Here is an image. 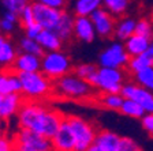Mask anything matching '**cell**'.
<instances>
[{
	"label": "cell",
	"instance_id": "52a82bcc",
	"mask_svg": "<svg viewBox=\"0 0 153 151\" xmlns=\"http://www.w3.org/2000/svg\"><path fill=\"white\" fill-rule=\"evenodd\" d=\"M13 143L14 144H21L29 147L36 151H53L52 147V140L47 136L37 133L32 129L27 128H19L13 136Z\"/></svg>",
	"mask_w": 153,
	"mask_h": 151
},
{
	"label": "cell",
	"instance_id": "5bb4252c",
	"mask_svg": "<svg viewBox=\"0 0 153 151\" xmlns=\"http://www.w3.org/2000/svg\"><path fill=\"white\" fill-rule=\"evenodd\" d=\"M11 69H14L16 74L41 71V57L32 53H26V52L18 53Z\"/></svg>",
	"mask_w": 153,
	"mask_h": 151
},
{
	"label": "cell",
	"instance_id": "9c48e42d",
	"mask_svg": "<svg viewBox=\"0 0 153 151\" xmlns=\"http://www.w3.org/2000/svg\"><path fill=\"white\" fill-rule=\"evenodd\" d=\"M120 94L124 98L133 99L141 105L146 113H153V93L148 88L142 87L137 82H127L122 87Z\"/></svg>",
	"mask_w": 153,
	"mask_h": 151
},
{
	"label": "cell",
	"instance_id": "b9f144b4",
	"mask_svg": "<svg viewBox=\"0 0 153 151\" xmlns=\"http://www.w3.org/2000/svg\"><path fill=\"white\" fill-rule=\"evenodd\" d=\"M3 101H4V95L0 94V110H1V106H3Z\"/></svg>",
	"mask_w": 153,
	"mask_h": 151
},
{
	"label": "cell",
	"instance_id": "ffe728a7",
	"mask_svg": "<svg viewBox=\"0 0 153 151\" xmlns=\"http://www.w3.org/2000/svg\"><path fill=\"white\" fill-rule=\"evenodd\" d=\"M74 22H75V15L63 10L60 21L56 25V27L53 29L55 32L57 33V35L63 40V42L70 41L71 38L74 37Z\"/></svg>",
	"mask_w": 153,
	"mask_h": 151
},
{
	"label": "cell",
	"instance_id": "4fadbf2b",
	"mask_svg": "<svg viewBox=\"0 0 153 151\" xmlns=\"http://www.w3.org/2000/svg\"><path fill=\"white\" fill-rule=\"evenodd\" d=\"M96 27L90 16H75L74 22V37L82 42H92L96 38Z\"/></svg>",
	"mask_w": 153,
	"mask_h": 151
},
{
	"label": "cell",
	"instance_id": "7bdbcfd3",
	"mask_svg": "<svg viewBox=\"0 0 153 151\" xmlns=\"http://www.w3.org/2000/svg\"><path fill=\"white\" fill-rule=\"evenodd\" d=\"M3 124H4V121L3 120H0V135L3 133Z\"/></svg>",
	"mask_w": 153,
	"mask_h": 151
},
{
	"label": "cell",
	"instance_id": "1f68e13d",
	"mask_svg": "<svg viewBox=\"0 0 153 151\" xmlns=\"http://www.w3.org/2000/svg\"><path fill=\"white\" fill-rule=\"evenodd\" d=\"M33 23H36L34 13H33V8H32V3H29L22 10V13L19 14V25L22 26L23 29H26L29 26H32Z\"/></svg>",
	"mask_w": 153,
	"mask_h": 151
},
{
	"label": "cell",
	"instance_id": "ab89813d",
	"mask_svg": "<svg viewBox=\"0 0 153 151\" xmlns=\"http://www.w3.org/2000/svg\"><path fill=\"white\" fill-rule=\"evenodd\" d=\"M145 53H146L148 56H149L150 59L153 60V40H152V41H150V44H149V48H148V50H146V52H145Z\"/></svg>",
	"mask_w": 153,
	"mask_h": 151
},
{
	"label": "cell",
	"instance_id": "2e32d148",
	"mask_svg": "<svg viewBox=\"0 0 153 151\" xmlns=\"http://www.w3.org/2000/svg\"><path fill=\"white\" fill-rule=\"evenodd\" d=\"M16 56H18V52L14 44L3 34H0V69L13 68Z\"/></svg>",
	"mask_w": 153,
	"mask_h": 151
},
{
	"label": "cell",
	"instance_id": "ac0fdd59",
	"mask_svg": "<svg viewBox=\"0 0 153 151\" xmlns=\"http://www.w3.org/2000/svg\"><path fill=\"white\" fill-rule=\"evenodd\" d=\"M36 40L38 41V44L41 45L45 52L60 50L62 45H63V40L57 35V33L55 30H51V29H42Z\"/></svg>",
	"mask_w": 153,
	"mask_h": 151
},
{
	"label": "cell",
	"instance_id": "8d00e7d4",
	"mask_svg": "<svg viewBox=\"0 0 153 151\" xmlns=\"http://www.w3.org/2000/svg\"><path fill=\"white\" fill-rule=\"evenodd\" d=\"M36 1L42 3L45 6L53 7V8H59V10H64V7L68 3V0H36Z\"/></svg>",
	"mask_w": 153,
	"mask_h": 151
},
{
	"label": "cell",
	"instance_id": "cb8c5ba5",
	"mask_svg": "<svg viewBox=\"0 0 153 151\" xmlns=\"http://www.w3.org/2000/svg\"><path fill=\"white\" fill-rule=\"evenodd\" d=\"M152 66H153V60L146 53H142L140 56L130 57V61H128L127 67H126V71L128 74H131V75H135L137 72H140V71Z\"/></svg>",
	"mask_w": 153,
	"mask_h": 151
},
{
	"label": "cell",
	"instance_id": "9a60e30c",
	"mask_svg": "<svg viewBox=\"0 0 153 151\" xmlns=\"http://www.w3.org/2000/svg\"><path fill=\"white\" fill-rule=\"evenodd\" d=\"M21 80L19 75L14 69H0V94L7 95L13 93H21Z\"/></svg>",
	"mask_w": 153,
	"mask_h": 151
},
{
	"label": "cell",
	"instance_id": "83f0119b",
	"mask_svg": "<svg viewBox=\"0 0 153 151\" xmlns=\"http://www.w3.org/2000/svg\"><path fill=\"white\" fill-rule=\"evenodd\" d=\"M19 49L22 52H26V53H32V55H36V56H40L42 57L45 53V50L42 49V46L38 44L37 40L34 38H29V37H23L21 38L19 41Z\"/></svg>",
	"mask_w": 153,
	"mask_h": 151
},
{
	"label": "cell",
	"instance_id": "e575fe53",
	"mask_svg": "<svg viewBox=\"0 0 153 151\" xmlns=\"http://www.w3.org/2000/svg\"><path fill=\"white\" fill-rule=\"evenodd\" d=\"M0 151H15L14 150L13 139L6 135H0Z\"/></svg>",
	"mask_w": 153,
	"mask_h": 151
},
{
	"label": "cell",
	"instance_id": "f35d334b",
	"mask_svg": "<svg viewBox=\"0 0 153 151\" xmlns=\"http://www.w3.org/2000/svg\"><path fill=\"white\" fill-rule=\"evenodd\" d=\"M3 18L8 19V21H11V22H14V23H19V15L15 13H11V11H6V13L3 14Z\"/></svg>",
	"mask_w": 153,
	"mask_h": 151
},
{
	"label": "cell",
	"instance_id": "ee69618b",
	"mask_svg": "<svg viewBox=\"0 0 153 151\" xmlns=\"http://www.w3.org/2000/svg\"><path fill=\"white\" fill-rule=\"evenodd\" d=\"M0 32H1V25H0Z\"/></svg>",
	"mask_w": 153,
	"mask_h": 151
},
{
	"label": "cell",
	"instance_id": "74e56055",
	"mask_svg": "<svg viewBox=\"0 0 153 151\" xmlns=\"http://www.w3.org/2000/svg\"><path fill=\"white\" fill-rule=\"evenodd\" d=\"M0 25H1V32L6 33V34H8V33L14 32L16 23L11 22V21H8V19H6V18H1L0 19Z\"/></svg>",
	"mask_w": 153,
	"mask_h": 151
},
{
	"label": "cell",
	"instance_id": "f6af8a7d",
	"mask_svg": "<svg viewBox=\"0 0 153 151\" xmlns=\"http://www.w3.org/2000/svg\"><path fill=\"white\" fill-rule=\"evenodd\" d=\"M152 22H153V16H152Z\"/></svg>",
	"mask_w": 153,
	"mask_h": 151
},
{
	"label": "cell",
	"instance_id": "8992f818",
	"mask_svg": "<svg viewBox=\"0 0 153 151\" xmlns=\"http://www.w3.org/2000/svg\"><path fill=\"white\" fill-rule=\"evenodd\" d=\"M127 71L122 68H109V67H99L97 80L94 87L99 93L109 94V93H120L124 85V79L127 76Z\"/></svg>",
	"mask_w": 153,
	"mask_h": 151
},
{
	"label": "cell",
	"instance_id": "6da1fadb",
	"mask_svg": "<svg viewBox=\"0 0 153 151\" xmlns=\"http://www.w3.org/2000/svg\"><path fill=\"white\" fill-rule=\"evenodd\" d=\"M16 117L19 128L32 129L52 139L57 132L62 121L66 119V114L60 110L47 106L42 104V101L25 99Z\"/></svg>",
	"mask_w": 153,
	"mask_h": 151
},
{
	"label": "cell",
	"instance_id": "7a4b0ae2",
	"mask_svg": "<svg viewBox=\"0 0 153 151\" xmlns=\"http://www.w3.org/2000/svg\"><path fill=\"white\" fill-rule=\"evenodd\" d=\"M99 91L88 80L79 78L74 72L59 78L53 82V95L71 101H90L97 97Z\"/></svg>",
	"mask_w": 153,
	"mask_h": 151
},
{
	"label": "cell",
	"instance_id": "5b68a950",
	"mask_svg": "<svg viewBox=\"0 0 153 151\" xmlns=\"http://www.w3.org/2000/svg\"><path fill=\"white\" fill-rule=\"evenodd\" d=\"M41 71L55 82L62 76L73 72V67L66 53L62 50H53L45 52L41 57Z\"/></svg>",
	"mask_w": 153,
	"mask_h": 151
},
{
	"label": "cell",
	"instance_id": "d4e9b609",
	"mask_svg": "<svg viewBox=\"0 0 153 151\" xmlns=\"http://www.w3.org/2000/svg\"><path fill=\"white\" fill-rule=\"evenodd\" d=\"M119 112H120L122 114H124V116H127V117L140 119V120L145 116V113H146V110L143 109L138 102H135V101H133V99H128V98H124V101H123V104H122V108H120Z\"/></svg>",
	"mask_w": 153,
	"mask_h": 151
},
{
	"label": "cell",
	"instance_id": "4dcf8cb0",
	"mask_svg": "<svg viewBox=\"0 0 153 151\" xmlns=\"http://www.w3.org/2000/svg\"><path fill=\"white\" fill-rule=\"evenodd\" d=\"M0 1L6 11H11V13H15L19 15L30 0H0Z\"/></svg>",
	"mask_w": 153,
	"mask_h": 151
},
{
	"label": "cell",
	"instance_id": "8fae6325",
	"mask_svg": "<svg viewBox=\"0 0 153 151\" xmlns=\"http://www.w3.org/2000/svg\"><path fill=\"white\" fill-rule=\"evenodd\" d=\"M92 22L96 27V33L101 38H111L115 35V27H116V22L118 18L114 16L108 10H105L104 7L99 8L97 11L90 15Z\"/></svg>",
	"mask_w": 153,
	"mask_h": 151
},
{
	"label": "cell",
	"instance_id": "d590c367",
	"mask_svg": "<svg viewBox=\"0 0 153 151\" xmlns=\"http://www.w3.org/2000/svg\"><path fill=\"white\" fill-rule=\"evenodd\" d=\"M41 30H42V26L38 25V23L36 22V23H33L32 26H29V27L25 29V34H26V37L34 38L36 40V38L38 37V34L41 33Z\"/></svg>",
	"mask_w": 153,
	"mask_h": 151
},
{
	"label": "cell",
	"instance_id": "4316f807",
	"mask_svg": "<svg viewBox=\"0 0 153 151\" xmlns=\"http://www.w3.org/2000/svg\"><path fill=\"white\" fill-rule=\"evenodd\" d=\"M130 0H102V7L116 18H122L127 13Z\"/></svg>",
	"mask_w": 153,
	"mask_h": 151
},
{
	"label": "cell",
	"instance_id": "60d3db41",
	"mask_svg": "<svg viewBox=\"0 0 153 151\" xmlns=\"http://www.w3.org/2000/svg\"><path fill=\"white\" fill-rule=\"evenodd\" d=\"M86 151H104V150H102V148H100L97 144H94V143H93V144L90 146V147L88 148V150H86Z\"/></svg>",
	"mask_w": 153,
	"mask_h": 151
},
{
	"label": "cell",
	"instance_id": "ba28073f",
	"mask_svg": "<svg viewBox=\"0 0 153 151\" xmlns=\"http://www.w3.org/2000/svg\"><path fill=\"white\" fill-rule=\"evenodd\" d=\"M130 55L124 48V44L120 42H112L109 46H107L99 56V66L100 67H109V68H122L126 69Z\"/></svg>",
	"mask_w": 153,
	"mask_h": 151
},
{
	"label": "cell",
	"instance_id": "e0dca14e",
	"mask_svg": "<svg viewBox=\"0 0 153 151\" xmlns=\"http://www.w3.org/2000/svg\"><path fill=\"white\" fill-rule=\"evenodd\" d=\"M120 138L118 133L108 131V129H100L94 139V144H97L104 151H118Z\"/></svg>",
	"mask_w": 153,
	"mask_h": 151
},
{
	"label": "cell",
	"instance_id": "484cf974",
	"mask_svg": "<svg viewBox=\"0 0 153 151\" xmlns=\"http://www.w3.org/2000/svg\"><path fill=\"white\" fill-rule=\"evenodd\" d=\"M97 71H99V67L94 64H78L75 68H73V72L75 75L88 80L93 86L96 85V80H97Z\"/></svg>",
	"mask_w": 153,
	"mask_h": 151
},
{
	"label": "cell",
	"instance_id": "44dd1931",
	"mask_svg": "<svg viewBox=\"0 0 153 151\" xmlns=\"http://www.w3.org/2000/svg\"><path fill=\"white\" fill-rule=\"evenodd\" d=\"M135 26H137V21L130 16H122L116 22V27H115V37L119 41H126L127 38L135 33Z\"/></svg>",
	"mask_w": 153,
	"mask_h": 151
},
{
	"label": "cell",
	"instance_id": "603a6c76",
	"mask_svg": "<svg viewBox=\"0 0 153 151\" xmlns=\"http://www.w3.org/2000/svg\"><path fill=\"white\" fill-rule=\"evenodd\" d=\"M97 102L101 105L104 109L108 110H116L119 112L122 108V104L124 101V97L120 93H109V94H104V93H99L97 97H96Z\"/></svg>",
	"mask_w": 153,
	"mask_h": 151
},
{
	"label": "cell",
	"instance_id": "7c38bea8",
	"mask_svg": "<svg viewBox=\"0 0 153 151\" xmlns=\"http://www.w3.org/2000/svg\"><path fill=\"white\" fill-rule=\"evenodd\" d=\"M51 140L53 151H75V136L67 119L62 121L57 132Z\"/></svg>",
	"mask_w": 153,
	"mask_h": 151
},
{
	"label": "cell",
	"instance_id": "836d02e7",
	"mask_svg": "<svg viewBox=\"0 0 153 151\" xmlns=\"http://www.w3.org/2000/svg\"><path fill=\"white\" fill-rule=\"evenodd\" d=\"M141 125L148 135L153 138V113H145V116L141 119Z\"/></svg>",
	"mask_w": 153,
	"mask_h": 151
},
{
	"label": "cell",
	"instance_id": "277c9868",
	"mask_svg": "<svg viewBox=\"0 0 153 151\" xmlns=\"http://www.w3.org/2000/svg\"><path fill=\"white\" fill-rule=\"evenodd\" d=\"M66 119L75 136V151H86L94 143L96 135L99 132L97 128L86 119L75 114H66Z\"/></svg>",
	"mask_w": 153,
	"mask_h": 151
},
{
	"label": "cell",
	"instance_id": "d6986e66",
	"mask_svg": "<svg viewBox=\"0 0 153 151\" xmlns=\"http://www.w3.org/2000/svg\"><path fill=\"white\" fill-rule=\"evenodd\" d=\"M150 41H152L150 38L134 33L130 38H127V40L124 41V48H126L127 53L130 55L131 57L133 56H140V55L145 53V52L148 50Z\"/></svg>",
	"mask_w": 153,
	"mask_h": 151
},
{
	"label": "cell",
	"instance_id": "3957f363",
	"mask_svg": "<svg viewBox=\"0 0 153 151\" xmlns=\"http://www.w3.org/2000/svg\"><path fill=\"white\" fill-rule=\"evenodd\" d=\"M21 80V94L25 99L42 101L53 95V80L49 79L42 71L18 74Z\"/></svg>",
	"mask_w": 153,
	"mask_h": 151
},
{
	"label": "cell",
	"instance_id": "30bf717a",
	"mask_svg": "<svg viewBox=\"0 0 153 151\" xmlns=\"http://www.w3.org/2000/svg\"><path fill=\"white\" fill-rule=\"evenodd\" d=\"M32 8L34 13V19L38 25H41L42 29H51L53 30L59 23L63 14V10L53 8V7L45 6L38 1H32Z\"/></svg>",
	"mask_w": 153,
	"mask_h": 151
},
{
	"label": "cell",
	"instance_id": "7402d4cb",
	"mask_svg": "<svg viewBox=\"0 0 153 151\" xmlns=\"http://www.w3.org/2000/svg\"><path fill=\"white\" fill-rule=\"evenodd\" d=\"M102 7V0H74L73 14L75 16H90Z\"/></svg>",
	"mask_w": 153,
	"mask_h": 151
},
{
	"label": "cell",
	"instance_id": "bcb514c9",
	"mask_svg": "<svg viewBox=\"0 0 153 151\" xmlns=\"http://www.w3.org/2000/svg\"><path fill=\"white\" fill-rule=\"evenodd\" d=\"M30 1H32V0H30Z\"/></svg>",
	"mask_w": 153,
	"mask_h": 151
},
{
	"label": "cell",
	"instance_id": "f1b7e54d",
	"mask_svg": "<svg viewBox=\"0 0 153 151\" xmlns=\"http://www.w3.org/2000/svg\"><path fill=\"white\" fill-rule=\"evenodd\" d=\"M134 76V82H137L142 87L148 88L149 91L153 93V66L148 67V68L142 69L140 72H137Z\"/></svg>",
	"mask_w": 153,
	"mask_h": 151
},
{
	"label": "cell",
	"instance_id": "d6a6232c",
	"mask_svg": "<svg viewBox=\"0 0 153 151\" xmlns=\"http://www.w3.org/2000/svg\"><path fill=\"white\" fill-rule=\"evenodd\" d=\"M118 151H142L141 147L135 143V140L126 136L120 138V143H119V150Z\"/></svg>",
	"mask_w": 153,
	"mask_h": 151
},
{
	"label": "cell",
	"instance_id": "f546056e",
	"mask_svg": "<svg viewBox=\"0 0 153 151\" xmlns=\"http://www.w3.org/2000/svg\"><path fill=\"white\" fill-rule=\"evenodd\" d=\"M135 33L153 40V22L150 19H146V18H142V19H140V21H137Z\"/></svg>",
	"mask_w": 153,
	"mask_h": 151
}]
</instances>
